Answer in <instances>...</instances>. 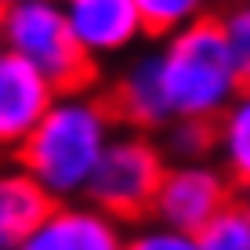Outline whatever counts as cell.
<instances>
[{
    "label": "cell",
    "instance_id": "9a60e30c",
    "mask_svg": "<svg viewBox=\"0 0 250 250\" xmlns=\"http://www.w3.org/2000/svg\"><path fill=\"white\" fill-rule=\"evenodd\" d=\"M120 250H196V236L160 225L152 218H142L134 225H124V247Z\"/></svg>",
    "mask_w": 250,
    "mask_h": 250
},
{
    "label": "cell",
    "instance_id": "8992f818",
    "mask_svg": "<svg viewBox=\"0 0 250 250\" xmlns=\"http://www.w3.org/2000/svg\"><path fill=\"white\" fill-rule=\"evenodd\" d=\"M62 11L76 47L94 69L127 58L145 40L131 0H62Z\"/></svg>",
    "mask_w": 250,
    "mask_h": 250
},
{
    "label": "cell",
    "instance_id": "5b68a950",
    "mask_svg": "<svg viewBox=\"0 0 250 250\" xmlns=\"http://www.w3.org/2000/svg\"><path fill=\"white\" fill-rule=\"evenodd\" d=\"M232 200H236V182L214 160L167 163V170L156 185V196H152L149 218L196 236Z\"/></svg>",
    "mask_w": 250,
    "mask_h": 250
},
{
    "label": "cell",
    "instance_id": "277c9868",
    "mask_svg": "<svg viewBox=\"0 0 250 250\" xmlns=\"http://www.w3.org/2000/svg\"><path fill=\"white\" fill-rule=\"evenodd\" d=\"M163 170H167V156H163L156 134L116 127L105 152L98 156L83 200L120 225H134V221L149 218Z\"/></svg>",
    "mask_w": 250,
    "mask_h": 250
},
{
    "label": "cell",
    "instance_id": "ba28073f",
    "mask_svg": "<svg viewBox=\"0 0 250 250\" xmlns=\"http://www.w3.org/2000/svg\"><path fill=\"white\" fill-rule=\"evenodd\" d=\"M55 94L58 91L37 69L0 51V152L15 156L22 149V142L33 134Z\"/></svg>",
    "mask_w": 250,
    "mask_h": 250
},
{
    "label": "cell",
    "instance_id": "3957f363",
    "mask_svg": "<svg viewBox=\"0 0 250 250\" xmlns=\"http://www.w3.org/2000/svg\"><path fill=\"white\" fill-rule=\"evenodd\" d=\"M0 51L37 69L55 91L94 83V69L69 33L62 0H22L0 11Z\"/></svg>",
    "mask_w": 250,
    "mask_h": 250
},
{
    "label": "cell",
    "instance_id": "4fadbf2b",
    "mask_svg": "<svg viewBox=\"0 0 250 250\" xmlns=\"http://www.w3.org/2000/svg\"><path fill=\"white\" fill-rule=\"evenodd\" d=\"M138 19H142L145 37H170V33L185 29L188 22L210 15V0H131Z\"/></svg>",
    "mask_w": 250,
    "mask_h": 250
},
{
    "label": "cell",
    "instance_id": "52a82bcc",
    "mask_svg": "<svg viewBox=\"0 0 250 250\" xmlns=\"http://www.w3.org/2000/svg\"><path fill=\"white\" fill-rule=\"evenodd\" d=\"M124 225L102 214L87 200L51 203L40 225L11 250H120Z\"/></svg>",
    "mask_w": 250,
    "mask_h": 250
},
{
    "label": "cell",
    "instance_id": "8fae6325",
    "mask_svg": "<svg viewBox=\"0 0 250 250\" xmlns=\"http://www.w3.org/2000/svg\"><path fill=\"white\" fill-rule=\"evenodd\" d=\"M210 124H214L210 160L236 182V188H243L247 178H250V98L239 94Z\"/></svg>",
    "mask_w": 250,
    "mask_h": 250
},
{
    "label": "cell",
    "instance_id": "7a4b0ae2",
    "mask_svg": "<svg viewBox=\"0 0 250 250\" xmlns=\"http://www.w3.org/2000/svg\"><path fill=\"white\" fill-rule=\"evenodd\" d=\"M160 87L170 120H207L247 94V73L232 62L214 15L188 22L156 47Z\"/></svg>",
    "mask_w": 250,
    "mask_h": 250
},
{
    "label": "cell",
    "instance_id": "2e32d148",
    "mask_svg": "<svg viewBox=\"0 0 250 250\" xmlns=\"http://www.w3.org/2000/svg\"><path fill=\"white\" fill-rule=\"evenodd\" d=\"M214 19H218V29H221V37H225V47H229L232 62L250 76V7H247V0L229 4L225 11L214 15Z\"/></svg>",
    "mask_w": 250,
    "mask_h": 250
},
{
    "label": "cell",
    "instance_id": "ac0fdd59",
    "mask_svg": "<svg viewBox=\"0 0 250 250\" xmlns=\"http://www.w3.org/2000/svg\"><path fill=\"white\" fill-rule=\"evenodd\" d=\"M0 250H7V247H0Z\"/></svg>",
    "mask_w": 250,
    "mask_h": 250
},
{
    "label": "cell",
    "instance_id": "9c48e42d",
    "mask_svg": "<svg viewBox=\"0 0 250 250\" xmlns=\"http://www.w3.org/2000/svg\"><path fill=\"white\" fill-rule=\"evenodd\" d=\"M116 124L131 131H149L156 134L163 124H170V109L160 87V65H156V47L127 58V65L116 73L113 91L105 94Z\"/></svg>",
    "mask_w": 250,
    "mask_h": 250
},
{
    "label": "cell",
    "instance_id": "30bf717a",
    "mask_svg": "<svg viewBox=\"0 0 250 250\" xmlns=\"http://www.w3.org/2000/svg\"><path fill=\"white\" fill-rule=\"evenodd\" d=\"M51 196L19 163H0V247H19L51 210Z\"/></svg>",
    "mask_w": 250,
    "mask_h": 250
},
{
    "label": "cell",
    "instance_id": "e0dca14e",
    "mask_svg": "<svg viewBox=\"0 0 250 250\" xmlns=\"http://www.w3.org/2000/svg\"><path fill=\"white\" fill-rule=\"evenodd\" d=\"M15 4H22V0H0V11H4V7H15Z\"/></svg>",
    "mask_w": 250,
    "mask_h": 250
},
{
    "label": "cell",
    "instance_id": "6da1fadb",
    "mask_svg": "<svg viewBox=\"0 0 250 250\" xmlns=\"http://www.w3.org/2000/svg\"><path fill=\"white\" fill-rule=\"evenodd\" d=\"M116 127L120 124L105 94H98L94 87L58 91L33 134L15 152V163L29 170V178L55 203L83 200L98 156L105 152Z\"/></svg>",
    "mask_w": 250,
    "mask_h": 250
},
{
    "label": "cell",
    "instance_id": "5bb4252c",
    "mask_svg": "<svg viewBox=\"0 0 250 250\" xmlns=\"http://www.w3.org/2000/svg\"><path fill=\"white\" fill-rule=\"evenodd\" d=\"M196 250H250V207L232 200L196 232Z\"/></svg>",
    "mask_w": 250,
    "mask_h": 250
},
{
    "label": "cell",
    "instance_id": "7c38bea8",
    "mask_svg": "<svg viewBox=\"0 0 250 250\" xmlns=\"http://www.w3.org/2000/svg\"><path fill=\"white\" fill-rule=\"evenodd\" d=\"M156 142H160L167 163L210 160L214 124H207V120H170V124H163L160 131H156Z\"/></svg>",
    "mask_w": 250,
    "mask_h": 250
}]
</instances>
